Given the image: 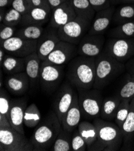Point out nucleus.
Here are the masks:
<instances>
[{
	"label": "nucleus",
	"instance_id": "f3484780",
	"mask_svg": "<svg viewBox=\"0 0 134 151\" xmlns=\"http://www.w3.org/2000/svg\"><path fill=\"white\" fill-rule=\"evenodd\" d=\"M27 107V98L11 99L10 110V122L14 129L22 134H25L24 119Z\"/></svg>",
	"mask_w": 134,
	"mask_h": 151
},
{
	"label": "nucleus",
	"instance_id": "e433bc0d",
	"mask_svg": "<svg viewBox=\"0 0 134 151\" xmlns=\"http://www.w3.org/2000/svg\"><path fill=\"white\" fill-rule=\"evenodd\" d=\"M11 7L23 15L30 10L33 6L31 0H13Z\"/></svg>",
	"mask_w": 134,
	"mask_h": 151
},
{
	"label": "nucleus",
	"instance_id": "c85d7f7f",
	"mask_svg": "<svg viewBox=\"0 0 134 151\" xmlns=\"http://www.w3.org/2000/svg\"><path fill=\"white\" fill-rule=\"evenodd\" d=\"M44 28L40 25H25L18 28L15 36L27 40H37L42 35Z\"/></svg>",
	"mask_w": 134,
	"mask_h": 151
},
{
	"label": "nucleus",
	"instance_id": "bb28decb",
	"mask_svg": "<svg viewBox=\"0 0 134 151\" xmlns=\"http://www.w3.org/2000/svg\"><path fill=\"white\" fill-rule=\"evenodd\" d=\"M78 129L87 144V148L95 144L98 140L96 128L93 124L84 120L80 123Z\"/></svg>",
	"mask_w": 134,
	"mask_h": 151
},
{
	"label": "nucleus",
	"instance_id": "09e8293b",
	"mask_svg": "<svg viewBox=\"0 0 134 151\" xmlns=\"http://www.w3.org/2000/svg\"><path fill=\"white\" fill-rule=\"evenodd\" d=\"M120 0H110L111 5L113 6H117L119 4V3H120Z\"/></svg>",
	"mask_w": 134,
	"mask_h": 151
},
{
	"label": "nucleus",
	"instance_id": "9b49d317",
	"mask_svg": "<svg viewBox=\"0 0 134 151\" xmlns=\"http://www.w3.org/2000/svg\"><path fill=\"white\" fill-rule=\"evenodd\" d=\"M37 40H27L18 36H13L4 41L0 42V47L7 54L24 58L36 52Z\"/></svg>",
	"mask_w": 134,
	"mask_h": 151
},
{
	"label": "nucleus",
	"instance_id": "f03ea898",
	"mask_svg": "<svg viewBox=\"0 0 134 151\" xmlns=\"http://www.w3.org/2000/svg\"><path fill=\"white\" fill-rule=\"evenodd\" d=\"M62 128V123L55 111H49L30 138L33 151L50 150Z\"/></svg>",
	"mask_w": 134,
	"mask_h": 151
},
{
	"label": "nucleus",
	"instance_id": "473e14b6",
	"mask_svg": "<svg viewBox=\"0 0 134 151\" xmlns=\"http://www.w3.org/2000/svg\"><path fill=\"white\" fill-rule=\"evenodd\" d=\"M131 100L125 99L121 101L117 110L115 117V124L120 128L126 120L130 109V103Z\"/></svg>",
	"mask_w": 134,
	"mask_h": 151
},
{
	"label": "nucleus",
	"instance_id": "b1692460",
	"mask_svg": "<svg viewBox=\"0 0 134 151\" xmlns=\"http://www.w3.org/2000/svg\"><path fill=\"white\" fill-rule=\"evenodd\" d=\"M121 101L120 98L117 95L104 99L102 105L100 117L108 121L115 119Z\"/></svg>",
	"mask_w": 134,
	"mask_h": 151
},
{
	"label": "nucleus",
	"instance_id": "c9c22d12",
	"mask_svg": "<svg viewBox=\"0 0 134 151\" xmlns=\"http://www.w3.org/2000/svg\"><path fill=\"white\" fill-rule=\"evenodd\" d=\"M72 151H85L87 150V144L80 134L78 128L72 132Z\"/></svg>",
	"mask_w": 134,
	"mask_h": 151
},
{
	"label": "nucleus",
	"instance_id": "a18cd8bd",
	"mask_svg": "<svg viewBox=\"0 0 134 151\" xmlns=\"http://www.w3.org/2000/svg\"><path fill=\"white\" fill-rule=\"evenodd\" d=\"M7 10L4 8H0V22L3 23Z\"/></svg>",
	"mask_w": 134,
	"mask_h": 151
},
{
	"label": "nucleus",
	"instance_id": "a19ab883",
	"mask_svg": "<svg viewBox=\"0 0 134 151\" xmlns=\"http://www.w3.org/2000/svg\"><path fill=\"white\" fill-rule=\"evenodd\" d=\"M126 71L134 80V57L132 58L125 63Z\"/></svg>",
	"mask_w": 134,
	"mask_h": 151
},
{
	"label": "nucleus",
	"instance_id": "ea45409f",
	"mask_svg": "<svg viewBox=\"0 0 134 151\" xmlns=\"http://www.w3.org/2000/svg\"><path fill=\"white\" fill-rule=\"evenodd\" d=\"M33 7H40L52 10L48 0H31Z\"/></svg>",
	"mask_w": 134,
	"mask_h": 151
},
{
	"label": "nucleus",
	"instance_id": "c756f323",
	"mask_svg": "<svg viewBox=\"0 0 134 151\" xmlns=\"http://www.w3.org/2000/svg\"><path fill=\"white\" fill-rule=\"evenodd\" d=\"M72 134L63 128L59 132L53 146L51 147L52 151H72Z\"/></svg>",
	"mask_w": 134,
	"mask_h": 151
},
{
	"label": "nucleus",
	"instance_id": "de8ad7c7",
	"mask_svg": "<svg viewBox=\"0 0 134 151\" xmlns=\"http://www.w3.org/2000/svg\"><path fill=\"white\" fill-rule=\"evenodd\" d=\"M134 4V0H120L119 4Z\"/></svg>",
	"mask_w": 134,
	"mask_h": 151
},
{
	"label": "nucleus",
	"instance_id": "49530a36",
	"mask_svg": "<svg viewBox=\"0 0 134 151\" xmlns=\"http://www.w3.org/2000/svg\"><path fill=\"white\" fill-rule=\"evenodd\" d=\"M6 54L7 52L4 51V50L2 48H0V64L3 62Z\"/></svg>",
	"mask_w": 134,
	"mask_h": 151
},
{
	"label": "nucleus",
	"instance_id": "f257e3e1",
	"mask_svg": "<svg viewBox=\"0 0 134 151\" xmlns=\"http://www.w3.org/2000/svg\"><path fill=\"white\" fill-rule=\"evenodd\" d=\"M95 77V58L77 55L66 65V80L76 89L93 88Z\"/></svg>",
	"mask_w": 134,
	"mask_h": 151
},
{
	"label": "nucleus",
	"instance_id": "f704fd0d",
	"mask_svg": "<svg viewBox=\"0 0 134 151\" xmlns=\"http://www.w3.org/2000/svg\"><path fill=\"white\" fill-rule=\"evenodd\" d=\"M22 18V14L15 9L10 8L7 10L3 22L7 25L17 27L20 25Z\"/></svg>",
	"mask_w": 134,
	"mask_h": 151
},
{
	"label": "nucleus",
	"instance_id": "58836bf2",
	"mask_svg": "<svg viewBox=\"0 0 134 151\" xmlns=\"http://www.w3.org/2000/svg\"><path fill=\"white\" fill-rule=\"evenodd\" d=\"M96 12L107 9L111 7L110 0H88Z\"/></svg>",
	"mask_w": 134,
	"mask_h": 151
},
{
	"label": "nucleus",
	"instance_id": "4c0bfd02",
	"mask_svg": "<svg viewBox=\"0 0 134 151\" xmlns=\"http://www.w3.org/2000/svg\"><path fill=\"white\" fill-rule=\"evenodd\" d=\"M16 27L7 25L4 23L0 25V42L4 41L15 36L17 31Z\"/></svg>",
	"mask_w": 134,
	"mask_h": 151
},
{
	"label": "nucleus",
	"instance_id": "9d476101",
	"mask_svg": "<svg viewBox=\"0 0 134 151\" xmlns=\"http://www.w3.org/2000/svg\"><path fill=\"white\" fill-rule=\"evenodd\" d=\"M76 92L77 89L65 80L53 94L52 107L61 123L70 107Z\"/></svg>",
	"mask_w": 134,
	"mask_h": 151
},
{
	"label": "nucleus",
	"instance_id": "ddd939ff",
	"mask_svg": "<svg viewBox=\"0 0 134 151\" xmlns=\"http://www.w3.org/2000/svg\"><path fill=\"white\" fill-rule=\"evenodd\" d=\"M60 41L58 35V29L49 25L44 28L42 36L37 40V44L36 52L42 61L47 59Z\"/></svg>",
	"mask_w": 134,
	"mask_h": 151
},
{
	"label": "nucleus",
	"instance_id": "7c9ffc66",
	"mask_svg": "<svg viewBox=\"0 0 134 151\" xmlns=\"http://www.w3.org/2000/svg\"><path fill=\"white\" fill-rule=\"evenodd\" d=\"M24 125L28 128H34L42 121L40 112L37 105L32 103L27 106L24 114Z\"/></svg>",
	"mask_w": 134,
	"mask_h": 151
},
{
	"label": "nucleus",
	"instance_id": "aec40b11",
	"mask_svg": "<svg viewBox=\"0 0 134 151\" xmlns=\"http://www.w3.org/2000/svg\"><path fill=\"white\" fill-rule=\"evenodd\" d=\"M82 114L81 112L77 90L74 95L72 103L66 113L62 125L63 128L70 132H72L77 128H78L81 122Z\"/></svg>",
	"mask_w": 134,
	"mask_h": 151
},
{
	"label": "nucleus",
	"instance_id": "dca6fc26",
	"mask_svg": "<svg viewBox=\"0 0 134 151\" xmlns=\"http://www.w3.org/2000/svg\"><path fill=\"white\" fill-rule=\"evenodd\" d=\"M4 84L7 91L16 96H22L30 89L29 80L25 72L7 75Z\"/></svg>",
	"mask_w": 134,
	"mask_h": 151
},
{
	"label": "nucleus",
	"instance_id": "cd10ccee",
	"mask_svg": "<svg viewBox=\"0 0 134 151\" xmlns=\"http://www.w3.org/2000/svg\"><path fill=\"white\" fill-rule=\"evenodd\" d=\"M108 36L120 39L134 37V20L115 25L110 30Z\"/></svg>",
	"mask_w": 134,
	"mask_h": 151
},
{
	"label": "nucleus",
	"instance_id": "72a5a7b5",
	"mask_svg": "<svg viewBox=\"0 0 134 151\" xmlns=\"http://www.w3.org/2000/svg\"><path fill=\"white\" fill-rule=\"evenodd\" d=\"M11 100L10 96L7 90L1 87L0 90V114L6 116L9 120L10 119Z\"/></svg>",
	"mask_w": 134,
	"mask_h": 151
},
{
	"label": "nucleus",
	"instance_id": "1a4fd4ad",
	"mask_svg": "<svg viewBox=\"0 0 134 151\" xmlns=\"http://www.w3.org/2000/svg\"><path fill=\"white\" fill-rule=\"evenodd\" d=\"M0 150L4 151H33V146L25 134L13 128H0Z\"/></svg>",
	"mask_w": 134,
	"mask_h": 151
},
{
	"label": "nucleus",
	"instance_id": "412c9836",
	"mask_svg": "<svg viewBox=\"0 0 134 151\" xmlns=\"http://www.w3.org/2000/svg\"><path fill=\"white\" fill-rule=\"evenodd\" d=\"M52 10L40 7H33L27 13L22 15L20 26L40 25L49 22Z\"/></svg>",
	"mask_w": 134,
	"mask_h": 151
},
{
	"label": "nucleus",
	"instance_id": "a878e982",
	"mask_svg": "<svg viewBox=\"0 0 134 151\" xmlns=\"http://www.w3.org/2000/svg\"><path fill=\"white\" fill-rule=\"evenodd\" d=\"M70 1L78 17L93 21L96 12L88 0H70Z\"/></svg>",
	"mask_w": 134,
	"mask_h": 151
},
{
	"label": "nucleus",
	"instance_id": "0eeeda50",
	"mask_svg": "<svg viewBox=\"0 0 134 151\" xmlns=\"http://www.w3.org/2000/svg\"><path fill=\"white\" fill-rule=\"evenodd\" d=\"M91 21L77 17L67 24L58 28V35L62 41L78 45L90 29Z\"/></svg>",
	"mask_w": 134,
	"mask_h": 151
},
{
	"label": "nucleus",
	"instance_id": "37998d69",
	"mask_svg": "<svg viewBox=\"0 0 134 151\" xmlns=\"http://www.w3.org/2000/svg\"><path fill=\"white\" fill-rule=\"evenodd\" d=\"M66 1H67V0H48V2L51 10H52L55 8L64 3Z\"/></svg>",
	"mask_w": 134,
	"mask_h": 151
},
{
	"label": "nucleus",
	"instance_id": "6e6552de",
	"mask_svg": "<svg viewBox=\"0 0 134 151\" xmlns=\"http://www.w3.org/2000/svg\"><path fill=\"white\" fill-rule=\"evenodd\" d=\"M103 51L117 61L125 64L134 57V37L111 38L106 39Z\"/></svg>",
	"mask_w": 134,
	"mask_h": 151
},
{
	"label": "nucleus",
	"instance_id": "79ce46f5",
	"mask_svg": "<svg viewBox=\"0 0 134 151\" xmlns=\"http://www.w3.org/2000/svg\"><path fill=\"white\" fill-rule=\"evenodd\" d=\"M12 128L8 118L6 116L0 114V128L10 129Z\"/></svg>",
	"mask_w": 134,
	"mask_h": 151
},
{
	"label": "nucleus",
	"instance_id": "2eb2a0df",
	"mask_svg": "<svg viewBox=\"0 0 134 151\" xmlns=\"http://www.w3.org/2000/svg\"><path fill=\"white\" fill-rule=\"evenodd\" d=\"M77 17V15L72 6L70 0H67L64 3L52 10L48 25L58 29L72 21Z\"/></svg>",
	"mask_w": 134,
	"mask_h": 151
},
{
	"label": "nucleus",
	"instance_id": "4be33fe9",
	"mask_svg": "<svg viewBox=\"0 0 134 151\" xmlns=\"http://www.w3.org/2000/svg\"><path fill=\"white\" fill-rule=\"evenodd\" d=\"M121 129L123 136L122 149L125 150L132 149L134 143V97L130 101L129 112Z\"/></svg>",
	"mask_w": 134,
	"mask_h": 151
},
{
	"label": "nucleus",
	"instance_id": "7ed1b4c3",
	"mask_svg": "<svg viewBox=\"0 0 134 151\" xmlns=\"http://www.w3.org/2000/svg\"><path fill=\"white\" fill-rule=\"evenodd\" d=\"M96 77L93 88L102 90L126 72L125 64L104 52L95 58Z\"/></svg>",
	"mask_w": 134,
	"mask_h": 151
},
{
	"label": "nucleus",
	"instance_id": "5701e85b",
	"mask_svg": "<svg viewBox=\"0 0 134 151\" xmlns=\"http://www.w3.org/2000/svg\"><path fill=\"white\" fill-rule=\"evenodd\" d=\"M0 65L3 72L7 75L25 72V58L7 54Z\"/></svg>",
	"mask_w": 134,
	"mask_h": 151
},
{
	"label": "nucleus",
	"instance_id": "6ab92c4d",
	"mask_svg": "<svg viewBox=\"0 0 134 151\" xmlns=\"http://www.w3.org/2000/svg\"><path fill=\"white\" fill-rule=\"evenodd\" d=\"M24 58L25 61V72L29 80L30 89L32 92H34L40 87V70L42 60L36 52Z\"/></svg>",
	"mask_w": 134,
	"mask_h": 151
},
{
	"label": "nucleus",
	"instance_id": "4468645a",
	"mask_svg": "<svg viewBox=\"0 0 134 151\" xmlns=\"http://www.w3.org/2000/svg\"><path fill=\"white\" fill-rule=\"evenodd\" d=\"M77 49V45L61 40L45 60L57 65H67L78 55Z\"/></svg>",
	"mask_w": 134,
	"mask_h": 151
},
{
	"label": "nucleus",
	"instance_id": "393cba45",
	"mask_svg": "<svg viewBox=\"0 0 134 151\" xmlns=\"http://www.w3.org/2000/svg\"><path fill=\"white\" fill-rule=\"evenodd\" d=\"M115 6L112 24L120 25L134 20V4H120Z\"/></svg>",
	"mask_w": 134,
	"mask_h": 151
},
{
	"label": "nucleus",
	"instance_id": "f8f14e48",
	"mask_svg": "<svg viewBox=\"0 0 134 151\" xmlns=\"http://www.w3.org/2000/svg\"><path fill=\"white\" fill-rule=\"evenodd\" d=\"M105 42L104 35L87 33L77 45L78 55L96 58L103 51Z\"/></svg>",
	"mask_w": 134,
	"mask_h": 151
},
{
	"label": "nucleus",
	"instance_id": "39448f33",
	"mask_svg": "<svg viewBox=\"0 0 134 151\" xmlns=\"http://www.w3.org/2000/svg\"><path fill=\"white\" fill-rule=\"evenodd\" d=\"M97 133L98 141L105 151H116L123 145V136L121 128L117 124L101 118H96L93 122Z\"/></svg>",
	"mask_w": 134,
	"mask_h": 151
},
{
	"label": "nucleus",
	"instance_id": "c03bdc74",
	"mask_svg": "<svg viewBox=\"0 0 134 151\" xmlns=\"http://www.w3.org/2000/svg\"><path fill=\"white\" fill-rule=\"evenodd\" d=\"M13 0H0V8L6 9L7 7L11 6Z\"/></svg>",
	"mask_w": 134,
	"mask_h": 151
},
{
	"label": "nucleus",
	"instance_id": "20e7f679",
	"mask_svg": "<svg viewBox=\"0 0 134 151\" xmlns=\"http://www.w3.org/2000/svg\"><path fill=\"white\" fill-rule=\"evenodd\" d=\"M66 65H57L46 60L42 61L40 70V88L47 96L52 95L66 78Z\"/></svg>",
	"mask_w": 134,
	"mask_h": 151
},
{
	"label": "nucleus",
	"instance_id": "423d86ee",
	"mask_svg": "<svg viewBox=\"0 0 134 151\" xmlns=\"http://www.w3.org/2000/svg\"><path fill=\"white\" fill-rule=\"evenodd\" d=\"M78 102L82 116L88 119L100 117L103 98L100 90L77 88Z\"/></svg>",
	"mask_w": 134,
	"mask_h": 151
},
{
	"label": "nucleus",
	"instance_id": "2f4dec72",
	"mask_svg": "<svg viewBox=\"0 0 134 151\" xmlns=\"http://www.w3.org/2000/svg\"><path fill=\"white\" fill-rule=\"evenodd\" d=\"M126 81L117 94L121 101L125 99L132 100L134 97V80L128 73L126 75Z\"/></svg>",
	"mask_w": 134,
	"mask_h": 151
},
{
	"label": "nucleus",
	"instance_id": "a211bd4d",
	"mask_svg": "<svg viewBox=\"0 0 134 151\" xmlns=\"http://www.w3.org/2000/svg\"><path fill=\"white\" fill-rule=\"evenodd\" d=\"M115 6L96 12L88 32L90 35H104L112 24Z\"/></svg>",
	"mask_w": 134,
	"mask_h": 151
}]
</instances>
